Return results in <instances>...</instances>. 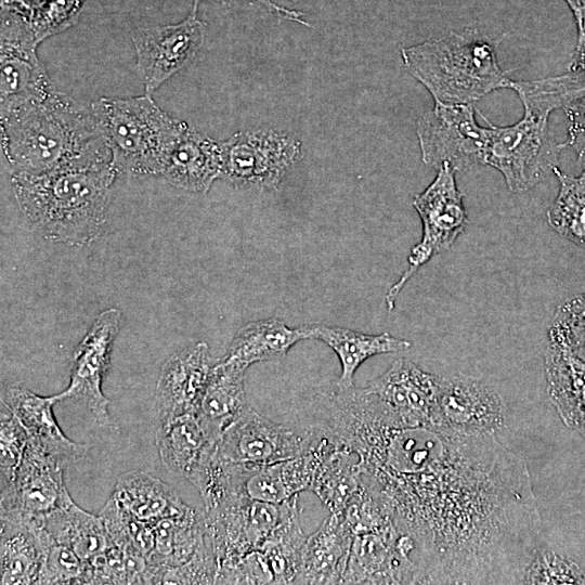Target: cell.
I'll use <instances>...</instances> for the list:
<instances>
[{
	"instance_id": "cell-1",
	"label": "cell",
	"mask_w": 585,
	"mask_h": 585,
	"mask_svg": "<svg viewBox=\"0 0 585 585\" xmlns=\"http://www.w3.org/2000/svg\"><path fill=\"white\" fill-rule=\"evenodd\" d=\"M322 426L358 454L424 584H523L541 516L526 463L495 434L403 424L356 389L332 398Z\"/></svg>"
},
{
	"instance_id": "cell-2",
	"label": "cell",
	"mask_w": 585,
	"mask_h": 585,
	"mask_svg": "<svg viewBox=\"0 0 585 585\" xmlns=\"http://www.w3.org/2000/svg\"><path fill=\"white\" fill-rule=\"evenodd\" d=\"M0 125L1 147L12 174L112 161L91 106L56 90L42 100L0 112Z\"/></svg>"
},
{
	"instance_id": "cell-3",
	"label": "cell",
	"mask_w": 585,
	"mask_h": 585,
	"mask_svg": "<svg viewBox=\"0 0 585 585\" xmlns=\"http://www.w3.org/2000/svg\"><path fill=\"white\" fill-rule=\"evenodd\" d=\"M117 170L112 161L64 167L40 174L13 173L17 206L43 238L81 246L102 233Z\"/></svg>"
},
{
	"instance_id": "cell-4",
	"label": "cell",
	"mask_w": 585,
	"mask_h": 585,
	"mask_svg": "<svg viewBox=\"0 0 585 585\" xmlns=\"http://www.w3.org/2000/svg\"><path fill=\"white\" fill-rule=\"evenodd\" d=\"M405 69L443 104H472L508 88L492 39L477 29L447 35L401 50Z\"/></svg>"
},
{
	"instance_id": "cell-5",
	"label": "cell",
	"mask_w": 585,
	"mask_h": 585,
	"mask_svg": "<svg viewBox=\"0 0 585 585\" xmlns=\"http://www.w3.org/2000/svg\"><path fill=\"white\" fill-rule=\"evenodd\" d=\"M91 108L98 119L117 172L162 174L170 153L185 129L145 93L101 98Z\"/></svg>"
},
{
	"instance_id": "cell-6",
	"label": "cell",
	"mask_w": 585,
	"mask_h": 585,
	"mask_svg": "<svg viewBox=\"0 0 585 585\" xmlns=\"http://www.w3.org/2000/svg\"><path fill=\"white\" fill-rule=\"evenodd\" d=\"M523 117L511 126L497 127L487 121L484 165L497 169L508 188L522 193L538 184L558 167L563 148L548 130L550 113L523 105Z\"/></svg>"
},
{
	"instance_id": "cell-7",
	"label": "cell",
	"mask_w": 585,
	"mask_h": 585,
	"mask_svg": "<svg viewBox=\"0 0 585 585\" xmlns=\"http://www.w3.org/2000/svg\"><path fill=\"white\" fill-rule=\"evenodd\" d=\"M455 173L450 165L444 164L429 186L414 197L413 206L421 219L422 236L411 249L407 269L386 295L390 311L416 272L431 258L448 250L468 224L464 194L456 184Z\"/></svg>"
},
{
	"instance_id": "cell-8",
	"label": "cell",
	"mask_w": 585,
	"mask_h": 585,
	"mask_svg": "<svg viewBox=\"0 0 585 585\" xmlns=\"http://www.w3.org/2000/svg\"><path fill=\"white\" fill-rule=\"evenodd\" d=\"M291 500L292 497L276 504L235 494L205 506L206 532L218 568L251 550L261 549L284 519Z\"/></svg>"
},
{
	"instance_id": "cell-9",
	"label": "cell",
	"mask_w": 585,
	"mask_h": 585,
	"mask_svg": "<svg viewBox=\"0 0 585 585\" xmlns=\"http://www.w3.org/2000/svg\"><path fill=\"white\" fill-rule=\"evenodd\" d=\"M416 132L422 161L437 170L444 164L455 171L484 165L487 129L477 123L472 104L434 102Z\"/></svg>"
},
{
	"instance_id": "cell-10",
	"label": "cell",
	"mask_w": 585,
	"mask_h": 585,
	"mask_svg": "<svg viewBox=\"0 0 585 585\" xmlns=\"http://www.w3.org/2000/svg\"><path fill=\"white\" fill-rule=\"evenodd\" d=\"M222 177L238 187L272 190L301 158V143L274 131H244L220 142Z\"/></svg>"
},
{
	"instance_id": "cell-11",
	"label": "cell",
	"mask_w": 585,
	"mask_h": 585,
	"mask_svg": "<svg viewBox=\"0 0 585 585\" xmlns=\"http://www.w3.org/2000/svg\"><path fill=\"white\" fill-rule=\"evenodd\" d=\"M0 112L42 100L54 87L37 55L40 43L30 21L1 9Z\"/></svg>"
},
{
	"instance_id": "cell-12",
	"label": "cell",
	"mask_w": 585,
	"mask_h": 585,
	"mask_svg": "<svg viewBox=\"0 0 585 585\" xmlns=\"http://www.w3.org/2000/svg\"><path fill=\"white\" fill-rule=\"evenodd\" d=\"M311 441L310 430L276 424L249 405L224 429L214 456L219 459L260 468L304 453Z\"/></svg>"
},
{
	"instance_id": "cell-13",
	"label": "cell",
	"mask_w": 585,
	"mask_h": 585,
	"mask_svg": "<svg viewBox=\"0 0 585 585\" xmlns=\"http://www.w3.org/2000/svg\"><path fill=\"white\" fill-rule=\"evenodd\" d=\"M342 584H424L414 542L395 521L353 535Z\"/></svg>"
},
{
	"instance_id": "cell-14",
	"label": "cell",
	"mask_w": 585,
	"mask_h": 585,
	"mask_svg": "<svg viewBox=\"0 0 585 585\" xmlns=\"http://www.w3.org/2000/svg\"><path fill=\"white\" fill-rule=\"evenodd\" d=\"M121 313L116 308L101 312L74 351L68 387L57 393L58 401L83 404L100 426L110 428L109 401L102 391V381L109 367Z\"/></svg>"
},
{
	"instance_id": "cell-15",
	"label": "cell",
	"mask_w": 585,
	"mask_h": 585,
	"mask_svg": "<svg viewBox=\"0 0 585 585\" xmlns=\"http://www.w3.org/2000/svg\"><path fill=\"white\" fill-rule=\"evenodd\" d=\"M198 0L178 24L138 28L132 32L136 67L145 93L152 94L166 80L186 67L205 40V25L198 17Z\"/></svg>"
},
{
	"instance_id": "cell-16",
	"label": "cell",
	"mask_w": 585,
	"mask_h": 585,
	"mask_svg": "<svg viewBox=\"0 0 585 585\" xmlns=\"http://www.w3.org/2000/svg\"><path fill=\"white\" fill-rule=\"evenodd\" d=\"M505 419L504 400L490 385L464 374L441 376L433 426L464 434H495Z\"/></svg>"
},
{
	"instance_id": "cell-17",
	"label": "cell",
	"mask_w": 585,
	"mask_h": 585,
	"mask_svg": "<svg viewBox=\"0 0 585 585\" xmlns=\"http://www.w3.org/2000/svg\"><path fill=\"white\" fill-rule=\"evenodd\" d=\"M440 381L441 376L400 358L361 390L398 421L433 425Z\"/></svg>"
},
{
	"instance_id": "cell-18",
	"label": "cell",
	"mask_w": 585,
	"mask_h": 585,
	"mask_svg": "<svg viewBox=\"0 0 585 585\" xmlns=\"http://www.w3.org/2000/svg\"><path fill=\"white\" fill-rule=\"evenodd\" d=\"M66 465L62 458L28 443L12 489L1 494L0 509L43 520L74 503L64 481Z\"/></svg>"
},
{
	"instance_id": "cell-19",
	"label": "cell",
	"mask_w": 585,
	"mask_h": 585,
	"mask_svg": "<svg viewBox=\"0 0 585 585\" xmlns=\"http://www.w3.org/2000/svg\"><path fill=\"white\" fill-rule=\"evenodd\" d=\"M212 366L209 347L203 341L164 363L155 389L159 422L197 413Z\"/></svg>"
},
{
	"instance_id": "cell-20",
	"label": "cell",
	"mask_w": 585,
	"mask_h": 585,
	"mask_svg": "<svg viewBox=\"0 0 585 585\" xmlns=\"http://www.w3.org/2000/svg\"><path fill=\"white\" fill-rule=\"evenodd\" d=\"M0 511L1 585L37 584L52 536L40 519L14 509Z\"/></svg>"
},
{
	"instance_id": "cell-21",
	"label": "cell",
	"mask_w": 585,
	"mask_h": 585,
	"mask_svg": "<svg viewBox=\"0 0 585 585\" xmlns=\"http://www.w3.org/2000/svg\"><path fill=\"white\" fill-rule=\"evenodd\" d=\"M308 428L317 456L311 491L329 512L340 514L364 482L359 456L343 442L313 426Z\"/></svg>"
},
{
	"instance_id": "cell-22",
	"label": "cell",
	"mask_w": 585,
	"mask_h": 585,
	"mask_svg": "<svg viewBox=\"0 0 585 585\" xmlns=\"http://www.w3.org/2000/svg\"><path fill=\"white\" fill-rule=\"evenodd\" d=\"M218 441L212 439L197 414L159 422L155 445L162 465L172 474L198 484L210 463Z\"/></svg>"
},
{
	"instance_id": "cell-23",
	"label": "cell",
	"mask_w": 585,
	"mask_h": 585,
	"mask_svg": "<svg viewBox=\"0 0 585 585\" xmlns=\"http://www.w3.org/2000/svg\"><path fill=\"white\" fill-rule=\"evenodd\" d=\"M352 540L342 516L329 512L301 546L294 584H342Z\"/></svg>"
},
{
	"instance_id": "cell-24",
	"label": "cell",
	"mask_w": 585,
	"mask_h": 585,
	"mask_svg": "<svg viewBox=\"0 0 585 585\" xmlns=\"http://www.w3.org/2000/svg\"><path fill=\"white\" fill-rule=\"evenodd\" d=\"M56 402V394L41 396L21 385L8 387L1 399L25 429L28 443L68 464L82 457L87 446L72 441L61 430L53 414Z\"/></svg>"
},
{
	"instance_id": "cell-25",
	"label": "cell",
	"mask_w": 585,
	"mask_h": 585,
	"mask_svg": "<svg viewBox=\"0 0 585 585\" xmlns=\"http://www.w3.org/2000/svg\"><path fill=\"white\" fill-rule=\"evenodd\" d=\"M162 176L181 190L206 193L222 177L220 142L186 125L172 148Z\"/></svg>"
},
{
	"instance_id": "cell-26",
	"label": "cell",
	"mask_w": 585,
	"mask_h": 585,
	"mask_svg": "<svg viewBox=\"0 0 585 585\" xmlns=\"http://www.w3.org/2000/svg\"><path fill=\"white\" fill-rule=\"evenodd\" d=\"M246 368L223 358L216 363L200 400L197 416L208 434L219 441L224 429L248 406Z\"/></svg>"
},
{
	"instance_id": "cell-27",
	"label": "cell",
	"mask_w": 585,
	"mask_h": 585,
	"mask_svg": "<svg viewBox=\"0 0 585 585\" xmlns=\"http://www.w3.org/2000/svg\"><path fill=\"white\" fill-rule=\"evenodd\" d=\"M312 339L325 342L337 354L341 373L335 382L339 389L354 387V374L368 358L378 354L407 351L412 342L389 333L369 335L344 327L309 325Z\"/></svg>"
},
{
	"instance_id": "cell-28",
	"label": "cell",
	"mask_w": 585,
	"mask_h": 585,
	"mask_svg": "<svg viewBox=\"0 0 585 585\" xmlns=\"http://www.w3.org/2000/svg\"><path fill=\"white\" fill-rule=\"evenodd\" d=\"M112 497L129 516L148 523L180 516L191 508L171 486L143 471L119 476Z\"/></svg>"
},
{
	"instance_id": "cell-29",
	"label": "cell",
	"mask_w": 585,
	"mask_h": 585,
	"mask_svg": "<svg viewBox=\"0 0 585 585\" xmlns=\"http://www.w3.org/2000/svg\"><path fill=\"white\" fill-rule=\"evenodd\" d=\"M307 339H312L309 325L290 328L277 318L252 321L236 333L224 358L247 369L285 358L295 343Z\"/></svg>"
},
{
	"instance_id": "cell-30",
	"label": "cell",
	"mask_w": 585,
	"mask_h": 585,
	"mask_svg": "<svg viewBox=\"0 0 585 585\" xmlns=\"http://www.w3.org/2000/svg\"><path fill=\"white\" fill-rule=\"evenodd\" d=\"M316 463V453L309 445L301 455L258 468L246 481L245 493L256 500L278 504L311 491Z\"/></svg>"
},
{
	"instance_id": "cell-31",
	"label": "cell",
	"mask_w": 585,
	"mask_h": 585,
	"mask_svg": "<svg viewBox=\"0 0 585 585\" xmlns=\"http://www.w3.org/2000/svg\"><path fill=\"white\" fill-rule=\"evenodd\" d=\"M42 523L56 543L70 548L84 562L91 561L113 544L103 519L75 503L49 514Z\"/></svg>"
},
{
	"instance_id": "cell-32",
	"label": "cell",
	"mask_w": 585,
	"mask_h": 585,
	"mask_svg": "<svg viewBox=\"0 0 585 585\" xmlns=\"http://www.w3.org/2000/svg\"><path fill=\"white\" fill-rule=\"evenodd\" d=\"M559 193L547 211V221L561 237L585 249V173L568 176L558 167L552 171Z\"/></svg>"
},
{
	"instance_id": "cell-33",
	"label": "cell",
	"mask_w": 585,
	"mask_h": 585,
	"mask_svg": "<svg viewBox=\"0 0 585 585\" xmlns=\"http://www.w3.org/2000/svg\"><path fill=\"white\" fill-rule=\"evenodd\" d=\"M0 415V491L4 494L14 484L28 437L15 415L2 403Z\"/></svg>"
},
{
	"instance_id": "cell-34",
	"label": "cell",
	"mask_w": 585,
	"mask_h": 585,
	"mask_svg": "<svg viewBox=\"0 0 585 585\" xmlns=\"http://www.w3.org/2000/svg\"><path fill=\"white\" fill-rule=\"evenodd\" d=\"M549 341L585 361V294L558 307L549 328Z\"/></svg>"
},
{
	"instance_id": "cell-35",
	"label": "cell",
	"mask_w": 585,
	"mask_h": 585,
	"mask_svg": "<svg viewBox=\"0 0 585 585\" xmlns=\"http://www.w3.org/2000/svg\"><path fill=\"white\" fill-rule=\"evenodd\" d=\"M577 584L585 583V571L560 555L537 546L528 566L523 584Z\"/></svg>"
},
{
	"instance_id": "cell-36",
	"label": "cell",
	"mask_w": 585,
	"mask_h": 585,
	"mask_svg": "<svg viewBox=\"0 0 585 585\" xmlns=\"http://www.w3.org/2000/svg\"><path fill=\"white\" fill-rule=\"evenodd\" d=\"M37 584H87V563L52 537L44 551Z\"/></svg>"
},
{
	"instance_id": "cell-37",
	"label": "cell",
	"mask_w": 585,
	"mask_h": 585,
	"mask_svg": "<svg viewBox=\"0 0 585 585\" xmlns=\"http://www.w3.org/2000/svg\"><path fill=\"white\" fill-rule=\"evenodd\" d=\"M217 571V557L206 532L193 557L182 566L168 569L161 584H214Z\"/></svg>"
},
{
	"instance_id": "cell-38",
	"label": "cell",
	"mask_w": 585,
	"mask_h": 585,
	"mask_svg": "<svg viewBox=\"0 0 585 585\" xmlns=\"http://www.w3.org/2000/svg\"><path fill=\"white\" fill-rule=\"evenodd\" d=\"M84 0H51L30 20L39 42L73 26Z\"/></svg>"
},
{
	"instance_id": "cell-39",
	"label": "cell",
	"mask_w": 585,
	"mask_h": 585,
	"mask_svg": "<svg viewBox=\"0 0 585 585\" xmlns=\"http://www.w3.org/2000/svg\"><path fill=\"white\" fill-rule=\"evenodd\" d=\"M569 119L568 138L561 143L563 148L572 147L578 164L585 168V87L572 95L562 107Z\"/></svg>"
},
{
	"instance_id": "cell-40",
	"label": "cell",
	"mask_w": 585,
	"mask_h": 585,
	"mask_svg": "<svg viewBox=\"0 0 585 585\" xmlns=\"http://www.w3.org/2000/svg\"><path fill=\"white\" fill-rule=\"evenodd\" d=\"M570 72H582L585 70V15L583 20V26L580 31H577V43L575 51L572 55L571 62L568 66Z\"/></svg>"
},
{
	"instance_id": "cell-41",
	"label": "cell",
	"mask_w": 585,
	"mask_h": 585,
	"mask_svg": "<svg viewBox=\"0 0 585 585\" xmlns=\"http://www.w3.org/2000/svg\"><path fill=\"white\" fill-rule=\"evenodd\" d=\"M199 1V0H198ZM262 5H264L268 10H270L272 13L280 15L284 18L300 23L304 26H310L309 23H307L302 16L304 15L302 12L290 10L281 5L275 4L271 0H257Z\"/></svg>"
},
{
	"instance_id": "cell-42",
	"label": "cell",
	"mask_w": 585,
	"mask_h": 585,
	"mask_svg": "<svg viewBox=\"0 0 585 585\" xmlns=\"http://www.w3.org/2000/svg\"><path fill=\"white\" fill-rule=\"evenodd\" d=\"M563 1L570 8L575 20L577 31H580L582 29L583 20L585 15V0H563Z\"/></svg>"
},
{
	"instance_id": "cell-43",
	"label": "cell",
	"mask_w": 585,
	"mask_h": 585,
	"mask_svg": "<svg viewBox=\"0 0 585 585\" xmlns=\"http://www.w3.org/2000/svg\"><path fill=\"white\" fill-rule=\"evenodd\" d=\"M582 172H583V173H585V168L583 169V171H582Z\"/></svg>"
}]
</instances>
